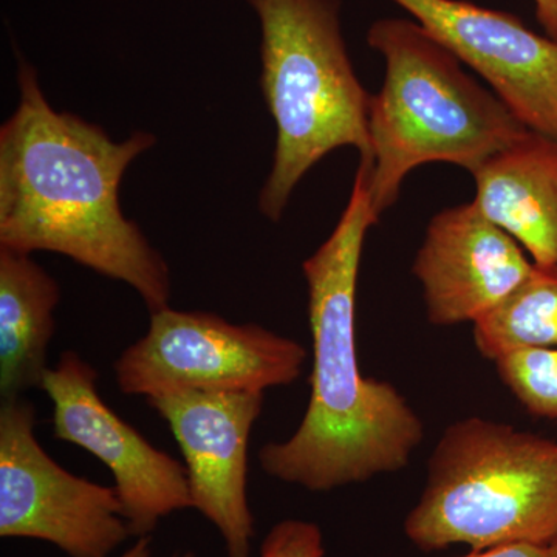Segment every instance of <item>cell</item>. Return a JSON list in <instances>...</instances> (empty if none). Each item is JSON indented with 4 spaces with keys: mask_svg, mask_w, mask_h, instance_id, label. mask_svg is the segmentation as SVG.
I'll return each instance as SVG.
<instances>
[{
    "mask_svg": "<svg viewBox=\"0 0 557 557\" xmlns=\"http://www.w3.org/2000/svg\"><path fill=\"white\" fill-rule=\"evenodd\" d=\"M24 397L0 406V536L38 539L70 557H108L132 536L115 487L78 478L39 445Z\"/></svg>",
    "mask_w": 557,
    "mask_h": 557,
    "instance_id": "52a82bcc",
    "label": "cell"
},
{
    "mask_svg": "<svg viewBox=\"0 0 557 557\" xmlns=\"http://www.w3.org/2000/svg\"><path fill=\"white\" fill-rule=\"evenodd\" d=\"M533 269L518 242L469 201L431 219L412 274L423 287L428 321L449 327L478 322Z\"/></svg>",
    "mask_w": 557,
    "mask_h": 557,
    "instance_id": "8fae6325",
    "label": "cell"
},
{
    "mask_svg": "<svg viewBox=\"0 0 557 557\" xmlns=\"http://www.w3.org/2000/svg\"><path fill=\"white\" fill-rule=\"evenodd\" d=\"M536 17L549 38L557 39V0H534Z\"/></svg>",
    "mask_w": 557,
    "mask_h": 557,
    "instance_id": "ac0fdd59",
    "label": "cell"
},
{
    "mask_svg": "<svg viewBox=\"0 0 557 557\" xmlns=\"http://www.w3.org/2000/svg\"><path fill=\"white\" fill-rule=\"evenodd\" d=\"M368 42L386 61L369 102V188L380 219L416 168L449 163L474 174L531 132L417 21L373 22Z\"/></svg>",
    "mask_w": 557,
    "mask_h": 557,
    "instance_id": "3957f363",
    "label": "cell"
},
{
    "mask_svg": "<svg viewBox=\"0 0 557 557\" xmlns=\"http://www.w3.org/2000/svg\"><path fill=\"white\" fill-rule=\"evenodd\" d=\"M309 351L258 324H233L208 311L171 307L150 313L148 333L113 364L129 397L177 391L265 392L302 375Z\"/></svg>",
    "mask_w": 557,
    "mask_h": 557,
    "instance_id": "8992f818",
    "label": "cell"
},
{
    "mask_svg": "<svg viewBox=\"0 0 557 557\" xmlns=\"http://www.w3.org/2000/svg\"><path fill=\"white\" fill-rule=\"evenodd\" d=\"M460 557H553L552 547H539L531 544L502 545L486 549H471L469 555Z\"/></svg>",
    "mask_w": 557,
    "mask_h": 557,
    "instance_id": "e0dca14e",
    "label": "cell"
},
{
    "mask_svg": "<svg viewBox=\"0 0 557 557\" xmlns=\"http://www.w3.org/2000/svg\"><path fill=\"white\" fill-rule=\"evenodd\" d=\"M379 222L369 166L359 163L335 230L302 263L313 348L309 408L292 437L262 446L259 465L270 478L313 493L401 471L424 437L408 399L359 368V265L369 230Z\"/></svg>",
    "mask_w": 557,
    "mask_h": 557,
    "instance_id": "7a4b0ae2",
    "label": "cell"
},
{
    "mask_svg": "<svg viewBox=\"0 0 557 557\" xmlns=\"http://www.w3.org/2000/svg\"><path fill=\"white\" fill-rule=\"evenodd\" d=\"M552 552H553V557H557V544L553 545Z\"/></svg>",
    "mask_w": 557,
    "mask_h": 557,
    "instance_id": "ffe728a7",
    "label": "cell"
},
{
    "mask_svg": "<svg viewBox=\"0 0 557 557\" xmlns=\"http://www.w3.org/2000/svg\"><path fill=\"white\" fill-rule=\"evenodd\" d=\"M392 2L482 76L528 131L557 143V39L467 0Z\"/></svg>",
    "mask_w": 557,
    "mask_h": 557,
    "instance_id": "30bf717a",
    "label": "cell"
},
{
    "mask_svg": "<svg viewBox=\"0 0 557 557\" xmlns=\"http://www.w3.org/2000/svg\"><path fill=\"white\" fill-rule=\"evenodd\" d=\"M61 299L58 282L28 252L0 247V397L40 387Z\"/></svg>",
    "mask_w": 557,
    "mask_h": 557,
    "instance_id": "4fadbf2b",
    "label": "cell"
},
{
    "mask_svg": "<svg viewBox=\"0 0 557 557\" xmlns=\"http://www.w3.org/2000/svg\"><path fill=\"white\" fill-rule=\"evenodd\" d=\"M472 336L479 354L493 362L527 348H556L557 267L534 265L507 299L474 322Z\"/></svg>",
    "mask_w": 557,
    "mask_h": 557,
    "instance_id": "5bb4252c",
    "label": "cell"
},
{
    "mask_svg": "<svg viewBox=\"0 0 557 557\" xmlns=\"http://www.w3.org/2000/svg\"><path fill=\"white\" fill-rule=\"evenodd\" d=\"M417 548L557 544V442L468 417L443 432L405 520Z\"/></svg>",
    "mask_w": 557,
    "mask_h": 557,
    "instance_id": "5b68a950",
    "label": "cell"
},
{
    "mask_svg": "<svg viewBox=\"0 0 557 557\" xmlns=\"http://www.w3.org/2000/svg\"><path fill=\"white\" fill-rule=\"evenodd\" d=\"M321 528L309 520L287 519L271 528L260 557H324Z\"/></svg>",
    "mask_w": 557,
    "mask_h": 557,
    "instance_id": "2e32d148",
    "label": "cell"
},
{
    "mask_svg": "<svg viewBox=\"0 0 557 557\" xmlns=\"http://www.w3.org/2000/svg\"><path fill=\"white\" fill-rule=\"evenodd\" d=\"M40 388L53 403L54 438L86 449L108 467L132 536H150L160 520L193 508L186 467L157 449L98 394V372L76 351L61 355Z\"/></svg>",
    "mask_w": 557,
    "mask_h": 557,
    "instance_id": "ba28073f",
    "label": "cell"
},
{
    "mask_svg": "<svg viewBox=\"0 0 557 557\" xmlns=\"http://www.w3.org/2000/svg\"><path fill=\"white\" fill-rule=\"evenodd\" d=\"M262 28V90L276 123L259 209L284 215L296 186L330 152L355 148L372 168L369 102L348 57L341 0H248Z\"/></svg>",
    "mask_w": 557,
    "mask_h": 557,
    "instance_id": "277c9868",
    "label": "cell"
},
{
    "mask_svg": "<svg viewBox=\"0 0 557 557\" xmlns=\"http://www.w3.org/2000/svg\"><path fill=\"white\" fill-rule=\"evenodd\" d=\"M494 364L528 413L557 423V347L512 351Z\"/></svg>",
    "mask_w": 557,
    "mask_h": 557,
    "instance_id": "9a60e30c",
    "label": "cell"
},
{
    "mask_svg": "<svg viewBox=\"0 0 557 557\" xmlns=\"http://www.w3.org/2000/svg\"><path fill=\"white\" fill-rule=\"evenodd\" d=\"M152 549H150V536L138 537L137 542L127 552H124L120 557H150ZM172 557H194L193 553H183V555H174Z\"/></svg>",
    "mask_w": 557,
    "mask_h": 557,
    "instance_id": "d6986e66",
    "label": "cell"
},
{
    "mask_svg": "<svg viewBox=\"0 0 557 557\" xmlns=\"http://www.w3.org/2000/svg\"><path fill=\"white\" fill-rule=\"evenodd\" d=\"M17 84L20 104L0 127V247L67 256L129 285L150 313L170 307V267L120 205L124 172L156 137L135 132L116 143L58 112L28 62Z\"/></svg>",
    "mask_w": 557,
    "mask_h": 557,
    "instance_id": "6da1fadb",
    "label": "cell"
},
{
    "mask_svg": "<svg viewBox=\"0 0 557 557\" xmlns=\"http://www.w3.org/2000/svg\"><path fill=\"white\" fill-rule=\"evenodd\" d=\"M474 205L534 265L557 267V143L528 132L472 174Z\"/></svg>",
    "mask_w": 557,
    "mask_h": 557,
    "instance_id": "7c38bea8",
    "label": "cell"
},
{
    "mask_svg": "<svg viewBox=\"0 0 557 557\" xmlns=\"http://www.w3.org/2000/svg\"><path fill=\"white\" fill-rule=\"evenodd\" d=\"M263 403L265 392L177 391L148 398L185 458L193 508L218 528L228 557H251L248 442Z\"/></svg>",
    "mask_w": 557,
    "mask_h": 557,
    "instance_id": "9c48e42d",
    "label": "cell"
}]
</instances>
